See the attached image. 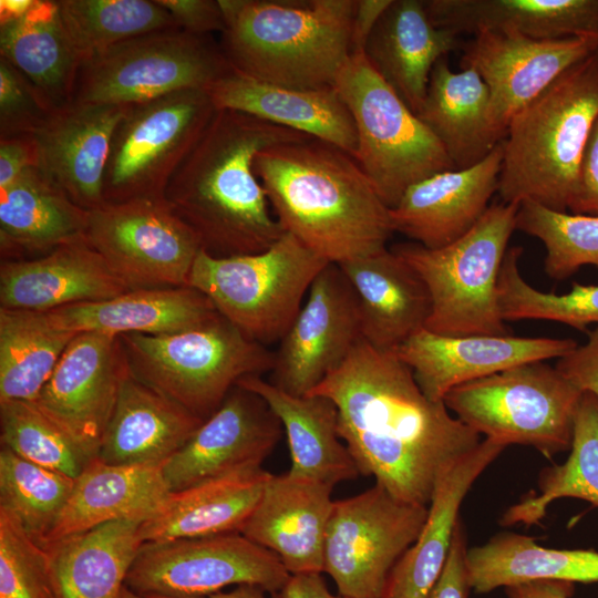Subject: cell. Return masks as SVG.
I'll use <instances>...</instances> for the list:
<instances>
[{
    "mask_svg": "<svg viewBox=\"0 0 598 598\" xmlns=\"http://www.w3.org/2000/svg\"><path fill=\"white\" fill-rule=\"evenodd\" d=\"M178 29L196 34L210 35L225 29L224 12L219 0H157Z\"/></svg>",
    "mask_w": 598,
    "mask_h": 598,
    "instance_id": "obj_49",
    "label": "cell"
},
{
    "mask_svg": "<svg viewBox=\"0 0 598 598\" xmlns=\"http://www.w3.org/2000/svg\"><path fill=\"white\" fill-rule=\"evenodd\" d=\"M358 0H219L220 49L235 71L258 81L322 89L352 53Z\"/></svg>",
    "mask_w": 598,
    "mask_h": 598,
    "instance_id": "obj_4",
    "label": "cell"
},
{
    "mask_svg": "<svg viewBox=\"0 0 598 598\" xmlns=\"http://www.w3.org/2000/svg\"><path fill=\"white\" fill-rule=\"evenodd\" d=\"M90 212L35 168L0 189V250L4 260L30 259L85 239Z\"/></svg>",
    "mask_w": 598,
    "mask_h": 598,
    "instance_id": "obj_34",
    "label": "cell"
},
{
    "mask_svg": "<svg viewBox=\"0 0 598 598\" xmlns=\"http://www.w3.org/2000/svg\"><path fill=\"white\" fill-rule=\"evenodd\" d=\"M206 90H183L130 105L112 136L105 203L165 198L167 185L212 121Z\"/></svg>",
    "mask_w": 598,
    "mask_h": 598,
    "instance_id": "obj_12",
    "label": "cell"
},
{
    "mask_svg": "<svg viewBox=\"0 0 598 598\" xmlns=\"http://www.w3.org/2000/svg\"><path fill=\"white\" fill-rule=\"evenodd\" d=\"M391 0H358L352 30V53L363 52L369 34ZM351 53V54H352Z\"/></svg>",
    "mask_w": 598,
    "mask_h": 598,
    "instance_id": "obj_54",
    "label": "cell"
},
{
    "mask_svg": "<svg viewBox=\"0 0 598 598\" xmlns=\"http://www.w3.org/2000/svg\"><path fill=\"white\" fill-rule=\"evenodd\" d=\"M33 3L34 0H0V24L22 18Z\"/></svg>",
    "mask_w": 598,
    "mask_h": 598,
    "instance_id": "obj_58",
    "label": "cell"
},
{
    "mask_svg": "<svg viewBox=\"0 0 598 598\" xmlns=\"http://www.w3.org/2000/svg\"><path fill=\"white\" fill-rule=\"evenodd\" d=\"M127 287L86 238L35 258L2 260L0 308L47 312L114 298Z\"/></svg>",
    "mask_w": 598,
    "mask_h": 598,
    "instance_id": "obj_24",
    "label": "cell"
},
{
    "mask_svg": "<svg viewBox=\"0 0 598 598\" xmlns=\"http://www.w3.org/2000/svg\"><path fill=\"white\" fill-rule=\"evenodd\" d=\"M598 118V53L566 70L514 115L502 141V203L569 212Z\"/></svg>",
    "mask_w": 598,
    "mask_h": 598,
    "instance_id": "obj_5",
    "label": "cell"
},
{
    "mask_svg": "<svg viewBox=\"0 0 598 598\" xmlns=\"http://www.w3.org/2000/svg\"><path fill=\"white\" fill-rule=\"evenodd\" d=\"M128 105L71 102L31 134L35 168L73 203L91 212L105 204L103 185L114 131Z\"/></svg>",
    "mask_w": 598,
    "mask_h": 598,
    "instance_id": "obj_21",
    "label": "cell"
},
{
    "mask_svg": "<svg viewBox=\"0 0 598 598\" xmlns=\"http://www.w3.org/2000/svg\"><path fill=\"white\" fill-rule=\"evenodd\" d=\"M361 338L354 290L340 267L329 264L279 341L271 383L292 395L308 394L344 362Z\"/></svg>",
    "mask_w": 598,
    "mask_h": 598,
    "instance_id": "obj_17",
    "label": "cell"
},
{
    "mask_svg": "<svg viewBox=\"0 0 598 598\" xmlns=\"http://www.w3.org/2000/svg\"><path fill=\"white\" fill-rule=\"evenodd\" d=\"M458 37L434 24L424 0H391L369 34L363 52L416 114L435 63L458 47Z\"/></svg>",
    "mask_w": 598,
    "mask_h": 598,
    "instance_id": "obj_28",
    "label": "cell"
},
{
    "mask_svg": "<svg viewBox=\"0 0 598 598\" xmlns=\"http://www.w3.org/2000/svg\"><path fill=\"white\" fill-rule=\"evenodd\" d=\"M574 339L503 336H442L425 328L394 352L413 372L422 392L444 401L454 388L519 364L559 359Z\"/></svg>",
    "mask_w": 598,
    "mask_h": 598,
    "instance_id": "obj_20",
    "label": "cell"
},
{
    "mask_svg": "<svg viewBox=\"0 0 598 598\" xmlns=\"http://www.w3.org/2000/svg\"><path fill=\"white\" fill-rule=\"evenodd\" d=\"M570 453L563 464L539 473V493L526 496L506 509L501 524L534 525L547 514L548 506L560 498H579L598 507V398L582 392L573 430Z\"/></svg>",
    "mask_w": 598,
    "mask_h": 598,
    "instance_id": "obj_41",
    "label": "cell"
},
{
    "mask_svg": "<svg viewBox=\"0 0 598 598\" xmlns=\"http://www.w3.org/2000/svg\"><path fill=\"white\" fill-rule=\"evenodd\" d=\"M466 550V533L460 519L453 533L444 570L430 598H468L472 588L465 564Z\"/></svg>",
    "mask_w": 598,
    "mask_h": 598,
    "instance_id": "obj_51",
    "label": "cell"
},
{
    "mask_svg": "<svg viewBox=\"0 0 598 598\" xmlns=\"http://www.w3.org/2000/svg\"><path fill=\"white\" fill-rule=\"evenodd\" d=\"M598 53V37L539 40L516 31H483L462 55V66L474 69L489 91L488 121L497 143L511 120L566 70Z\"/></svg>",
    "mask_w": 598,
    "mask_h": 598,
    "instance_id": "obj_16",
    "label": "cell"
},
{
    "mask_svg": "<svg viewBox=\"0 0 598 598\" xmlns=\"http://www.w3.org/2000/svg\"><path fill=\"white\" fill-rule=\"evenodd\" d=\"M519 246L507 249L497 282V298L504 321L547 320L586 331L598 323V286L573 282L568 292H543L520 275Z\"/></svg>",
    "mask_w": 598,
    "mask_h": 598,
    "instance_id": "obj_44",
    "label": "cell"
},
{
    "mask_svg": "<svg viewBox=\"0 0 598 598\" xmlns=\"http://www.w3.org/2000/svg\"><path fill=\"white\" fill-rule=\"evenodd\" d=\"M120 598H144V597L133 591L127 586H124L121 591Z\"/></svg>",
    "mask_w": 598,
    "mask_h": 598,
    "instance_id": "obj_59",
    "label": "cell"
},
{
    "mask_svg": "<svg viewBox=\"0 0 598 598\" xmlns=\"http://www.w3.org/2000/svg\"><path fill=\"white\" fill-rule=\"evenodd\" d=\"M329 264L283 233L256 254L216 257L202 249L187 285L245 336L267 347L286 334L313 280Z\"/></svg>",
    "mask_w": 598,
    "mask_h": 598,
    "instance_id": "obj_8",
    "label": "cell"
},
{
    "mask_svg": "<svg viewBox=\"0 0 598 598\" xmlns=\"http://www.w3.org/2000/svg\"><path fill=\"white\" fill-rule=\"evenodd\" d=\"M435 25L458 35L512 30L553 40L598 37V0H424Z\"/></svg>",
    "mask_w": 598,
    "mask_h": 598,
    "instance_id": "obj_35",
    "label": "cell"
},
{
    "mask_svg": "<svg viewBox=\"0 0 598 598\" xmlns=\"http://www.w3.org/2000/svg\"><path fill=\"white\" fill-rule=\"evenodd\" d=\"M254 169L283 231L328 262L386 248L390 208L344 151L308 137L259 152Z\"/></svg>",
    "mask_w": 598,
    "mask_h": 598,
    "instance_id": "obj_3",
    "label": "cell"
},
{
    "mask_svg": "<svg viewBox=\"0 0 598 598\" xmlns=\"http://www.w3.org/2000/svg\"><path fill=\"white\" fill-rule=\"evenodd\" d=\"M278 598H348L340 594H332L322 574L291 575Z\"/></svg>",
    "mask_w": 598,
    "mask_h": 598,
    "instance_id": "obj_56",
    "label": "cell"
},
{
    "mask_svg": "<svg viewBox=\"0 0 598 598\" xmlns=\"http://www.w3.org/2000/svg\"><path fill=\"white\" fill-rule=\"evenodd\" d=\"M216 110H233L327 142L353 156L352 116L333 86L295 89L255 80L230 68L207 90Z\"/></svg>",
    "mask_w": 598,
    "mask_h": 598,
    "instance_id": "obj_25",
    "label": "cell"
},
{
    "mask_svg": "<svg viewBox=\"0 0 598 598\" xmlns=\"http://www.w3.org/2000/svg\"><path fill=\"white\" fill-rule=\"evenodd\" d=\"M578 390L598 398V326L587 333V341L578 344L555 365Z\"/></svg>",
    "mask_w": 598,
    "mask_h": 598,
    "instance_id": "obj_50",
    "label": "cell"
},
{
    "mask_svg": "<svg viewBox=\"0 0 598 598\" xmlns=\"http://www.w3.org/2000/svg\"><path fill=\"white\" fill-rule=\"evenodd\" d=\"M0 440L20 457L73 478L94 458L34 402H0Z\"/></svg>",
    "mask_w": 598,
    "mask_h": 598,
    "instance_id": "obj_46",
    "label": "cell"
},
{
    "mask_svg": "<svg viewBox=\"0 0 598 598\" xmlns=\"http://www.w3.org/2000/svg\"><path fill=\"white\" fill-rule=\"evenodd\" d=\"M0 56L53 111L72 102L81 61L63 28L58 1L34 0L25 16L0 24Z\"/></svg>",
    "mask_w": 598,
    "mask_h": 598,
    "instance_id": "obj_38",
    "label": "cell"
},
{
    "mask_svg": "<svg viewBox=\"0 0 598 598\" xmlns=\"http://www.w3.org/2000/svg\"><path fill=\"white\" fill-rule=\"evenodd\" d=\"M66 35L81 61L128 39L177 28L157 0H60Z\"/></svg>",
    "mask_w": 598,
    "mask_h": 598,
    "instance_id": "obj_42",
    "label": "cell"
},
{
    "mask_svg": "<svg viewBox=\"0 0 598 598\" xmlns=\"http://www.w3.org/2000/svg\"><path fill=\"white\" fill-rule=\"evenodd\" d=\"M35 165L37 150L31 135L0 138V189Z\"/></svg>",
    "mask_w": 598,
    "mask_h": 598,
    "instance_id": "obj_53",
    "label": "cell"
},
{
    "mask_svg": "<svg viewBox=\"0 0 598 598\" xmlns=\"http://www.w3.org/2000/svg\"><path fill=\"white\" fill-rule=\"evenodd\" d=\"M465 564L476 594L537 579L598 582L597 550L544 547L534 537L511 532L467 547Z\"/></svg>",
    "mask_w": 598,
    "mask_h": 598,
    "instance_id": "obj_39",
    "label": "cell"
},
{
    "mask_svg": "<svg viewBox=\"0 0 598 598\" xmlns=\"http://www.w3.org/2000/svg\"><path fill=\"white\" fill-rule=\"evenodd\" d=\"M333 87L357 132L353 158L391 209L414 184L456 169L441 142L373 69L353 52Z\"/></svg>",
    "mask_w": 598,
    "mask_h": 598,
    "instance_id": "obj_9",
    "label": "cell"
},
{
    "mask_svg": "<svg viewBox=\"0 0 598 598\" xmlns=\"http://www.w3.org/2000/svg\"><path fill=\"white\" fill-rule=\"evenodd\" d=\"M0 598H56L44 548L0 509Z\"/></svg>",
    "mask_w": 598,
    "mask_h": 598,
    "instance_id": "obj_47",
    "label": "cell"
},
{
    "mask_svg": "<svg viewBox=\"0 0 598 598\" xmlns=\"http://www.w3.org/2000/svg\"><path fill=\"white\" fill-rule=\"evenodd\" d=\"M338 266L354 290L362 339L370 346L394 351L425 328L432 309L429 289L395 251L384 248Z\"/></svg>",
    "mask_w": 598,
    "mask_h": 598,
    "instance_id": "obj_27",
    "label": "cell"
},
{
    "mask_svg": "<svg viewBox=\"0 0 598 598\" xmlns=\"http://www.w3.org/2000/svg\"><path fill=\"white\" fill-rule=\"evenodd\" d=\"M85 237L128 290L188 286L203 249L165 198L105 203L90 212Z\"/></svg>",
    "mask_w": 598,
    "mask_h": 598,
    "instance_id": "obj_15",
    "label": "cell"
},
{
    "mask_svg": "<svg viewBox=\"0 0 598 598\" xmlns=\"http://www.w3.org/2000/svg\"><path fill=\"white\" fill-rule=\"evenodd\" d=\"M271 475L247 467L171 492L161 512L141 524L143 544L239 533Z\"/></svg>",
    "mask_w": 598,
    "mask_h": 598,
    "instance_id": "obj_33",
    "label": "cell"
},
{
    "mask_svg": "<svg viewBox=\"0 0 598 598\" xmlns=\"http://www.w3.org/2000/svg\"><path fill=\"white\" fill-rule=\"evenodd\" d=\"M204 421L130 373L97 457L113 465L164 466Z\"/></svg>",
    "mask_w": 598,
    "mask_h": 598,
    "instance_id": "obj_31",
    "label": "cell"
},
{
    "mask_svg": "<svg viewBox=\"0 0 598 598\" xmlns=\"http://www.w3.org/2000/svg\"><path fill=\"white\" fill-rule=\"evenodd\" d=\"M143 597L144 598H173V597H164V596H156V595H147ZM186 598H278V597L267 596L266 591L258 586L240 585V586H237L235 589L227 592L219 591L209 596L186 597Z\"/></svg>",
    "mask_w": 598,
    "mask_h": 598,
    "instance_id": "obj_57",
    "label": "cell"
},
{
    "mask_svg": "<svg viewBox=\"0 0 598 598\" xmlns=\"http://www.w3.org/2000/svg\"><path fill=\"white\" fill-rule=\"evenodd\" d=\"M506 446L482 440L437 482L416 540L393 566L380 598H430L444 570L462 503L481 474Z\"/></svg>",
    "mask_w": 598,
    "mask_h": 598,
    "instance_id": "obj_26",
    "label": "cell"
},
{
    "mask_svg": "<svg viewBox=\"0 0 598 598\" xmlns=\"http://www.w3.org/2000/svg\"><path fill=\"white\" fill-rule=\"evenodd\" d=\"M334 486L291 475H271L239 533L272 551L290 575L322 574Z\"/></svg>",
    "mask_w": 598,
    "mask_h": 598,
    "instance_id": "obj_23",
    "label": "cell"
},
{
    "mask_svg": "<svg viewBox=\"0 0 598 598\" xmlns=\"http://www.w3.org/2000/svg\"><path fill=\"white\" fill-rule=\"evenodd\" d=\"M575 584L537 579L505 587L507 598H571Z\"/></svg>",
    "mask_w": 598,
    "mask_h": 598,
    "instance_id": "obj_55",
    "label": "cell"
},
{
    "mask_svg": "<svg viewBox=\"0 0 598 598\" xmlns=\"http://www.w3.org/2000/svg\"><path fill=\"white\" fill-rule=\"evenodd\" d=\"M519 205H491L470 231L444 247L414 243L392 248L429 289L432 309L426 330L457 337L508 334L497 282Z\"/></svg>",
    "mask_w": 598,
    "mask_h": 598,
    "instance_id": "obj_7",
    "label": "cell"
},
{
    "mask_svg": "<svg viewBox=\"0 0 598 598\" xmlns=\"http://www.w3.org/2000/svg\"><path fill=\"white\" fill-rule=\"evenodd\" d=\"M121 519L43 545L56 598H120L143 542Z\"/></svg>",
    "mask_w": 598,
    "mask_h": 598,
    "instance_id": "obj_36",
    "label": "cell"
},
{
    "mask_svg": "<svg viewBox=\"0 0 598 598\" xmlns=\"http://www.w3.org/2000/svg\"><path fill=\"white\" fill-rule=\"evenodd\" d=\"M230 70L219 43L178 28L121 42L83 62L72 102L134 105L183 90H208Z\"/></svg>",
    "mask_w": 598,
    "mask_h": 598,
    "instance_id": "obj_11",
    "label": "cell"
},
{
    "mask_svg": "<svg viewBox=\"0 0 598 598\" xmlns=\"http://www.w3.org/2000/svg\"><path fill=\"white\" fill-rule=\"evenodd\" d=\"M169 494L163 466L113 465L94 457L75 478L43 545L114 520L144 523L161 512Z\"/></svg>",
    "mask_w": 598,
    "mask_h": 598,
    "instance_id": "obj_30",
    "label": "cell"
},
{
    "mask_svg": "<svg viewBox=\"0 0 598 598\" xmlns=\"http://www.w3.org/2000/svg\"><path fill=\"white\" fill-rule=\"evenodd\" d=\"M261 396L282 424L290 451L289 474L336 486L360 473L338 433V410L327 396L292 395L260 375L237 384Z\"/></svg>",
    "mask_w": 598,
    "mask_h": 598,
    "instance_id": "obj_32",
    "label": "cell"
},
{
    "mask_svg": "<svg viewBox=\"0 0 598 598\" xmlns=\"http://www.w3.org/2000/svg\"><path fill=\"white\" fill-rule=\"evenodd\" d=\"M569 213L598 215V118L588 140L578 193Z\"/></svg>",
    "mask_w": 598,
    "mask_h": 598,
    "instance_id": "obj_52",
    "label": "cell"
},
{
    "mask_svg": "<svg viewBox=\"0 0 598 598\" xmlns=\"http://www.w3.org/2000/svg\"><path fill=\"white\" fill-rule=\"evenodd\" d=\"M283 431L257 393L236 385L221 405L163 466L171 492L261 466Z\"/></svg>",
    "mask_w": 598,
    "mask_h": 598,
    "instance_id": "obj_19",
    "label": "cell"
},
{
    "mask_svg": "<svg viewBox=\"0 0 598 598\" xmlns=\"http://www.w3.org/2000/svg\"><path fill=\"white\" fill-rule=\"evenodd\" d=\"M130 373L120 337L78 333L34 403L90 456L97 457Z\"/></svg>",
    "mask_w": 598,
    "mask_h": 598,
    "instance_id": "obj_18",
    "label": "cell"
},
{
    "mask_svg": "<svg viewBox=\"0 0 598 598\" xmlns=\"http://www.w3.org/2000/svg\"><path fill=\"white\" fill-rule=\"evenodd\" d=\"M309 136L233 110H216L171 178L165 199L212 256L260 252L285 231L254 169L257 154Z\"/></svg>",
    "mask_w": 598,
    "mask_h": 598,
    "instance_id": "obj_2",
    "label": "cell"
},
{
    "mask_svg": "<svg viewBox=\"0 0 598 598\" xmlns=\"http://www.w3.org/2000/svg\"><path fill=\"white\" fill-rule=\"evenodd\" d=\"M131 373L198 417L208 419L237 382L271 371L275 352L219 313L200 326L120 336Z\"/></svg>",
    "mask_w": 598,
    "mask_h": 598,
    "instance_id": "obj_6",
    "label": "cell"
},
{
    "mask_svg": "<svg viewBox=\"0 0 598 598\" xmlns=\"http://www.w3.org/2000/svg\"><path fill=\"white\" fill-rule=\"evenodd\" d=\"M516 229L539 239L546 250L544 267L555 280H564L582 266L598 268V215L549 209L522 202Z\"/></svg>",
    "mask_w": 598,
    "mask_h": 598,
    "instance_id": "obj_45",
    "label": "cell"
},
{
    "mask_svg": "<svg viewBox=\"0 0 598 598\" xmlns=\"http://www.w3.org/2000/svg\"><path fill=\"white\" fill-rule=\"evenodd\" d=\"M488 111L489 91L481 75L472 68L453 71L445 56L431 72L416 115L460 169L475 165L498 144L491 132Z\"/></svg>",
    "mask_w": 598,
    "mask_h": 598,
    "instance_id": "obj_37",
    "label": "cell"
},
{
    "mask_svg": "<svg viewBox=\"0 0 598 598\" xmlns=\"http://www.w3.org/2000/svg\"><path fill=\"white\" fill-rule=\"evenodd\" d=\"M429 506L405 503L374 484L334 501L327 526L323 573L348 598H380L396 561L416 540Z\"/></svg>",
    "mask_w": 598,
    "mask_h": 598,
    "instance_id": "obj_13",
    "label": "cell"
},
{
    "mask_svg": "<svg viewBox=\"0 0 598 598\" xmlns=\"http://www.w3.org/2000/svg\"><path fill=\"white\" fill-rule=\"evenodd\" d=\"M290 574L270 550L238 532L144 543L125 586L141 596L203 597L236 585L278 594Z\"/></svg>",
    "mask_w": 598,
    "mask_h": 598,
    "instance_id": "obj_14",
    "label": "cell"
},
{
    "mask_svg": "<svg viewBox=\"0 0 598 598\" xmlns=\"http://www.w3.org/2000/svg\"><path fill=\"white\" fill-rule=\"evenodd\" d=\"M61 330L164 334L195 328L218 315L212 301L189 286L127 290L114 298L43 312Z\"/></svg>",
    "mask_w": 598,
    "mask_h": 598,
    "instance_id": "obj_29",
    "label": "cell"
},
{
    "mask_svg": "<svg viewBox=\"0 0 598 598\" xmlns=\"http://www.w3.org/2000/svg\"><path fill=\"white\" fill-rule=\"evenodd\" d=\"M75 478L29 462L8 447L0 451V509L39 545L60 517Z\"/></svg>",
    "mask_w": 598,
    "mask_h": 598,
    "instance_id": "obj_43",
    "label": "cell"
},
{
    "mask_svg": "<svg viewBox=\"0 0 598 598\" xmlns=\"http://www.w3.org/2000/svg\"><path fill=\"white\" fill-rule=\"evenodd\" d=\"M310 393L336 404L339 436L360 475L405 503L429 506L440 478L482 441L422 392L394 351L362 338Z\"/></svg>",
    "mask_w": 598,
    "mask_h": 598,
    "instance_id": "obj_1",
    "label": "cell"
},
{
    "mask_svg": "<svg viewBox=\"0 0 598 598\" xmlns=\"http://www.w3.org/2000/svg\"><path fill=\"white\" fill-rule=\"evenodd\" d=\"M75 336L43 312L0 308V402H35Z\"/></svg>",
    "mask_w": 598,
    "mask_h": 598,
    "instance_id": "obj_40",
    "label": "cell"
},
{
    "mask_svg": "<svg viewBox=\"0 0 598 598\" xmlns=\"http://www.w3.org/2000/svg\"><path fill=\"white\" fill-rule=\"evenodd\" d=\"M52 112L31 82L0 56V138L33 134Z\"/></svg>",
    "mask_w": 598,
    "mask_h": 598,
    "instance_id": "obj_48",
    "label": "cell"
},
{
    "mask_svg": "<svg viewBox=\"0 0 598 598\" xmlns=\"http://www.w3.org/2000/svg\"><path fill=\"white\" fill-rule=\"evenodd\" d=\"M503 144L470 167L431 175L412 185L390 209L394 231L430 249L444 247L470 231L498 192Z\"/></svg>",
    "mask_w": 598,
    "mask_h": 598,
    "instance_id": "obj_22",
    "label": "cell"
},
{
    "mask_svg": "<svg viewBox=\"0 0 598 598\" xmlns=\"http://www.w3.org/2000/svg\"><path fill=\"white\" fill-rule=\"evenodd\" d=\"M581 394L556 367L538 361L458 385L444 403L485 439L532 446L553 457L571 446Z\"/></svg>",
    "mask_w": 598,
    "mask_h": 598,
    "instance_id": "obj_10",
    "label": "cell"
}]
</instances>
